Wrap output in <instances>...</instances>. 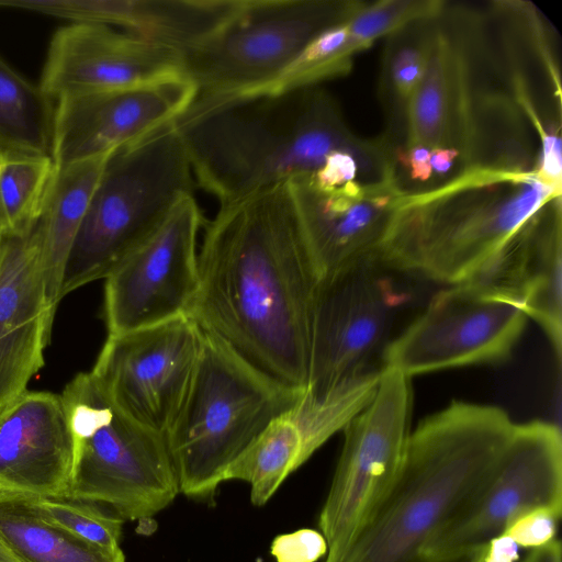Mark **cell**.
<instances>
[{"mask_svg": "<svg viewBox=\"0 0 562 562\" xmlns=\"http://www.w3.org/2000/svg\"><path fill=\"white\" fill-rule=\"evenodd\" d=\"M558 200L561 187L536 169L469 168L435 189L403 193L380 257L393 269L457 284Z\"/></svg>", "mask_w": 562, "mask_h": 562, "instance_id": "277c9868", "label": "cell"}, {"mask_svg": "<svg viewBox=\"0 0 562 562\" xmlns=\"http://www.w3.org/2000/svg\"><path fill=\"white\" fill-rule=\"evenodd\" d=\"M74 439V464L63 498L105 504L124 519H146L180 492L164 435L121 412L91 372L60 394Z\"/></svg>", "mask_w": 562, "mask_h": 562, "instance_id": "52a82bcc", "label": "cell"}, {"mask_svg": "<svg viewBox=\"0 0 562 562\" xmlns=\"http://www.w3.org/2000/svg\"><path fill=\"white\" fill-rule=\"evenodd\" d=\"M186 76L182 54L164 44L98 23L57 30L40 86L55 101Z\"/></svg>", "mask_w": 562, "mask_h": 562, "instance_id": "2e32d148", "label": "cell"}, {"mask_svg": "<svg viewBox=\"0 0 562 562\" xmlns=\"http://www.w3.org/2000/svg\"><path fill=\"white\" fill-rule=\"evenodd\" d=\"M204 222L193 194L184 196L105 279L108 335L189 314L199 289L198 234Z\"/></svg>", "mask_w": 562, "mask_h": 562, "instance_id": "5bb4252c", "label": "cell"}, {"mask_svg": "<svg viewBox=\"0 0 562 562\" xmlns=\"http://www.w3.org/2000/svg\"><path fill=\"white\" fill-rule=\"evenodd\" d=\"M108 156L56 167L42 212L34 225L47 300L55 311L61 300L60 285L68 255Z\"/></svg>", "mask_w": 562, "mask_h": 562, "instance_id": "603a6c76", "label": "cell"}, {"mask_svg": "<svg viewBox=\"0 0 562 562\" xmlns=\"http://www.w3.org/2000/svg\"><path fill=\"white\" fill-rule=\"evenodd\" d=\"M487 546L473 553L449 562H483ZM425 562V561H422Z\"/></svg>", "mask_w": 562, "mask_h": 562, "instance_id": "74e56055", "label": "cell"}, {"mask_svg": "<svg viewBox=\"0 0 562 562\" xmlns=\"http://www.w3.org/2000/svg\"><path fill=\"white\" fill-rule=\"evenodd\" d=\"M561 200L548 206L503 248L481 271V280L515 297L562 353Z\"/></svg>", "mask_w": 562, "mask_h": 562, "instance_id": "ffe728a7", "label": "cell"}, {"mask_svg": "<svg viewBox=\"0 0 562 562\" xmlns=\"http://www.w3.org/2000/svg\"><path fill=\"white\" fill-rule=\"evenodd\" d=\"M513 296L469 282L437 293L382 352L383 368L412 375L507 359L526 326Z\"/></svg>", "mask_w": 562, "mask_h": 562, "instance_id": "7c38bea8", "label": "cell"}, {"mask_svg": "<svg viewBox=\"0 0 562 562\" xmlns=\"http://www.w3.org/2000/svg\"><path fill=\"white\" fill-rule=\"evenodd\" d=\"M519 559V546L506 533L493 538L483 562H516Z\"/></svg>", "mask_w": 562, "mask_h": 562, "instance_id": "e575fe53", "label": "cell"}, {"mask_svg": "<svg viewBox=\"0 0 562 562\" xmlns=\"http://www.w3.org/2000/svg\"><path fill=\"white\" fill-rule=\"evenodd\" d=\"M346 20L318 34L283 72L269 92L316 86L319 81L349 71L352 57L358 52L350 42Z\"/></svg>", "mask_w": 562, "mask_h": 562, "instance_id": "f546056e", "label": "cell"}, {"mask_svg": "<svg viewBox=\"0 0 562 562\" xmlns=\"http://www.w3.org/2000/svg\"><path fill=\"white\" fill-rule=\"evenodd\" d=\"M240 0H61L58 16L119 26L181 54L216 30Z\"/></svg>", "mask_w": 562, "mask_h": 562, "instance_id": "7402d4cb", "label": "cell"}, {"mask_svg": "<svg viewBox=\"0 0 562 562\" xmlns=\"http://www.w3.org/2000/svg\"><path fill=\"white\" fill-rule=\"evenodd\" d=\"M4 237H5V234H4L3 227L0 222V263H1V258H2Z\"/></svg>", "mask_w": 562, "mask_h": 562, "instance_id": "f35d334b", "label": "cell"}, {"mask_svg": "<svg viewBox=\"0 0 562 562\" xmlns=\"http://www.w3.org/2000/svg\"><path fill=\"white\" fill-rule=\"evenodd\" d=\"M189 316L269 380L304 391L317 277L288 181L205 221Z\"/></svg>", "mask_w": 562, "mask_h": 562, "instance_id": "6da1fadb", "label": "cell"}, {"mask_svg": "<svg viewBox=\"0 0 562 562\" xmlns=\"http://www.w3.org/2000/svg\"><path fill=\"white\" fill-rule=\"evenodd\" d=\"M198 89L186 76L56 102L53 161L63 168L108 156L173 122Z\"/></svg>", "mask_w": 562, "mask_h": 562, "instance_id": "9a60e30c", "label": "cell"}, {"mask_svg": "<svg viewBox=\"0 0 562 562\" xmlns=\"http://www.w3.org/2000/svg\"><path fill=\"white\" fill-rule=\"evenodd\" d=\"M0 536L24 562H125L120 547L71 535L42 517L24 496L0 494Z\"/></svg>", "mask_w": 562, "mask_h": 562, "instance_id": "484cf974", "label": "cell"}, {"mask_svg": "<svg viewBox=\"0 0 562 562\" xmlns=\"http://www.w3.org/2000/svg\"><path fill=\"white\" fill-rule=\"evenodd\" d=\"M50 306L34 227L5 235L0 263V408L26 391L44 366Z\"/></svg>", "mask_w": 562, "mask_h": 562, "instance_id": "d6986e66", "label": "cell"}, {"mask_svg": "<svg viewBox=\"0 0 562 562\" xmlns=\"http://www.w3.org/2000/svg\"><path fill=\"white\" fill-rule=\"evenodd\" d=\"M409 379L383 368L372 401L344 429L342 451L318 520L327 542L325 562H337L350 548L400 472L411 434Z\"/></svg>", "mask_w": 562, "mask_h": 562, "instance_id": "30bf717a", "label": "cell"}, {"mask_svg": "<svg viewBox=\"0 0 562 562\" xmlns=\"http://www.w3.org/2000/svg\"><path fill=\"white\" fill-rule=\"evenodd\" d=\"M442 5L443 1L436 0L356 1L346 20L350 42L363 50L404 24L438 13Z\"/></svg>", "mask_w": 562, "mask_h": 562, "instance_id": "1f68e13d", "label": "cell"}, {"mask_svg": "<svg viewBox=\"0 0 562 562\" xmlns=\"http://www.w3.org/2000/svg\"><path fill=\"white\" fill-rule=\"evenodd\" d=\"M0 562H24V560L0 536Z\"/></svg>", "mask_w": 562, "mask_h": 562, "instance_id": "8d00e7d4", "label": "cell"}, {"mask_svg": "<svg viewBox=\"0 0 562 562\" xmlns=\"http://www.w3.org/2000/svg\"><path fill=\"white\" fill-rule=\"evenodd\" d=\"M72 464L60 395L26 390L0 408V494L63 498Z\"/></svg>", "mask_w": 562, "mask_h": 562, "instance_id": "ac0fdd59", "label": "cell"}, {"mask_svg": "<svg viewBox=\"0 0 562 562\" xmlns=\"http://www.w3.org/2000/svg\"><path fill=\"white\" fill-rule=\"evenodd\" d=\"M56 102L0 56V159L53 160Z\"/></svg>", "mask_w": 562, "mask_h": 562, "instance_id": "d4e9b609", "label": "cell"}, {"mask_svg": "<svg viewBox=\"0 0 562 562\" xmlns=\"http://www.w3.org/2000/svg\"><path fill=\"white\" fill-rule=\"evenodd\" d=\"M200 345V327L183 315L108 335L90 372L121 412L165 436L187 394Z\"/></svg>", "mask_w": 562, "mask_h": 562, "instance_id": "4fadbf2b", "label": "cell"}, {"mask_svg": "<svg viewBox=\"0 0 562 562\" xmlns=\"http://www.w3.org/2000/svg\"><path fill=\"white\" fill-rule=\"evenodd\" d=\"M438 13L415 19L385 36L379 99L386 130L381 137L393 151L406 140L408 109L426 70Z\"/></svg>", "mask_w": 562, "mask_h": 562, "instance_id": "cb8c5ba5", "label": "cell"}, {"mask_svg": "<svg viewBox=\"0 0 562 562\" xmlns=\"http://www.w3.org/2000/svg\"><path fill=\"white\" fill-rule=\"evenodd\" d=\"M55 172L50 159H0V222L5 235L26 234L34 227Z\"/></svg>", "mask_w": 562, "mask_h": 562, "instance_id": "f1b7e54d", "label": "cell"}, {"mask_svg": "<svg viewBox=\"0 0 562 562\" xmlns=\"http://www.w3.org/2000/svg\"><path fill=\"white\" fill-rule=\"evenodd\" d=\"M303 392L269 380L201 329L187 394L165 435L180 492L213 499L228 468L271 422L297 408Z\"/></svg>", "mask_w": 562, "mask_h": 562, "instance_id": "5b68a950", "label": "cell"}, {"mask_svg": "<svg viewBox=\"0 0 562 562\" xmlns=\"http://www.w3.org/2000/svg\"><path fill=\"white\" fill-rule=\"evenodd\" d=\"M560 518V512L537 509L518 518L504 533L519 547L533 549L554 539Z\"/></svg>", "mask_w": 562, "mask_h": 562, "instance_id": "836d02e7", "label": "cell"}, {"mask_svg": "<svg viewBox=\"0 0 562 562\" xmlns=\"http://www.w3.org/2000/svg\"><path fill=\"white\" fill-rule=\"evenodd\" d=\"M317 282L380 256L397 200L394 181L322 189L307 177L288 180Z\"/></svg>", "mask_w": 562, "mask_h": 562, "instance_id": "e0dca14e", "label": "cell"}, {"mask_svg": "<svg viewBox=\"0 0 562 562\" xmlns=\"http://www.w3.org/2000/svg\"><path fill=\"white\" fill-rule=\"evenodd\" d=\"M382 369L367 370L316 400L300 402L292 414L303 440L302 464L369 405L376 392Z\"/></svg>", "mask_w": 562, "mask_h": 562, "instance_id": "83f0119b", "label": "cell"}, {"mask_svg": "<svg viewBox=\"0 0 562 562\" xmlns=\"http://www.w3.org/2000/svg\"><path fill=\"white\" fill-rule=\"evenodd\" d=\"M293 412L271 422L224 475V481L247 482L256 506L265 505L286 476L302 465L303 440Z\"/></svg>", "mask_w": 562, "mask_h": 562, "instance_id": "4316f807", "label": "cell"}, {"mask_svg": "<svg viewBox=\"0 0 562 562\" xmlns=\"http://www.w3.org/2000/svg\"><path fill=\"white\" fill-rule=\"evenodd\" d=\"M537 509L562 513L561 432L541 420L514 425L492 473L423 547L420 560L469 555Z\"/></svg>", "mask_w": 562, "mask_h": 562, "instance_id": "9c48e42d", "label": "cell"}, {"mask_svg": "<svg viewBox=\"0 0 562 562\" xmlns=\"http://www.w3.org/2000/svg\"><path fill=\"white\" fill-rule=\"evenodd\" d=\"M26 498L42 517L71 535L104 548L120 547L123 519L104 513L95 504L68 498Z\"/></svg>", "mask_w": 562, "mask_h": 562, "instance_id": "4dcf8cb0", "label": "cell"}, {"mask_svg": "<svg viewBox=\"0 0 562 562\" xmlns=\"http://www.w3.org/2000/svg\"><path fill=\"white\" fill-rule=\"evenodd\" d=\"M467 88L461 35L450 8L443 2L436 18L426 70L409 104L403 147H454L461 151L465 166Z\"/></svg>", "mask_w": 562, "mask_h": 562, "instance_id": "44dd1931", "label": "cell"}, {"mask_svg": "<svg viewBox=\"0 0 562 562\" xmlns=\"http://www.w3.org/2000/svg\"><path fill=\"white\" fill-rule=\"evenodd\" d=\"M194 184L173 122L111 153L68 255L60 299L106 279Z\"/></svg>", "mask_w": 562, "mask_h": 562, "instance_id": "8992f818", "label": "cell"}, {"mask_svg": "<svg viewBox=\"0 0 562 562\" xmlns=\"http://www.w3.org/2000/svg\"><path fill=\"white\" fill-rule=\"evenodd\" d=\"M380 256L317 282L312 317L308 378L302 398L315 400L367 370L386 347L404 293Z\"/></svg>", "mask_w": 562, "mask_h": 562, "instance_id": "8fae6325", "label": "cell"}, {"mask_svg": "<svg viewBox=\"0 0 562 562\" xmlns=\"http://www.w3.org/2000/svg\"><path fill=\"white\" fill-rule=\"evenodd\" d=\"M356 1L240 0L209 36L182 53L198 94L268 92L323 31L342 22Z\"/></svg>", "mask_w": 562, "mask_h": 562, "instance_id": "ba28073f", "label": "cell"}, {"mask_svg": "<svg viewBox=\"0 0 562 562\" xmlns=\"http://www.w3.org/2000/svg\"><path fill=\"white\" fill-rule=\"evenodd\" d=\"M270 550L276 562H316L327 553V542L322 532L303 528L277 536Z\"/></svg>", "mask_w": 562, "mask_h": 562, "instance_id": "d6a6232c", "label": "cell"}, {"mask_svg": "<svg viewBox=\"0 0 562 562\" xmlns=\"http://www.w3.org/2000/svg\"><path fill=\"white\" fill-rule=\"evenodd\" d=\"M514 425L498 407L465 402L422 420L391 490L337 562H422L423 547L492 473Z\"/></svg>", "mask_w": 562, "mask_h": 562, "instance_id": "3957f363", "label": "cell"}, {"mask_svg": "<svg viewBox=\"0 0 562 562\" xmlns=\"http://www.w3.org/2000/svg\"><path fill=\"white\" fill-rule=\"evenodd\" d=\"M522 562H561V543L558 539L533 548Z\"/></svg>", "mask_w": 562, "mask_h": 562, "instance_id": "d590c367", "label": "cell"}, {"mask_svg": "<svg viewBox=\"0 0 562 562\" xmlns=\"http://www.w3.org/2000/svg\"><path fill=\"white\" fill-rule=\"evenodd\" d=\"M173 125L194 180L220 205L312 176L335 153L373 154L386 148L381 136L355 135L335 99L316 86L254 94H196Z\"/></svg>", "mask_w": 562, "mask_h": 562, "instance_id": "7a4b0ae2", "label": "cell"}]
</instances>
